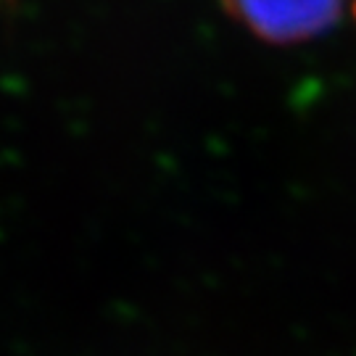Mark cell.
<instances>
[{"label": "cell", "mask_w": 356, "mask_h": 356, "mask_svg": "<svg viewBox=\"0 0 356 356\" xmlns=\"http://www.w3.org/2000/svg\"><path fill=\"white\" fill-rule=\"evenodd\" d=\"M256 38L288 45L327 32L338 24L343 0H222Z\"/></svg>", "instance_id": "6da1fadb"}, {"label": "cell", "mask_w": 356, "mask_h": 356, "mask_svg": "<svg viewBox=\"0 0 356 356\" xmlns=\"http://www.w3.org/2000/svg\"><path fill=\"white\" fill-rule=\"evenodd\" d=\"M354 19H356V0H354Z\"/></svg>", "instance_id": "7a4b0ae2"}]
</instances>
